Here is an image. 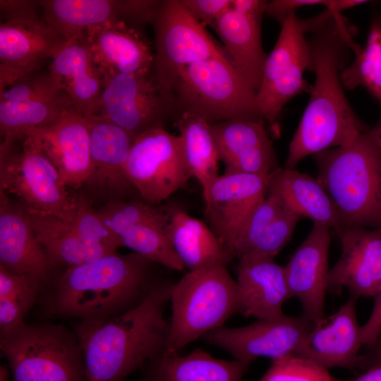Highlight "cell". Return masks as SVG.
Wrapping results in <instances>:
<instances>
[{"label":"cell","mask_w":381,"mask_h":381,"mask_svg":"<svg viewBox=\"0 0 381 381\" xmlns=\"http://www.w3.org/2000/svg\"><path fill=\"white\" fill-rule=\"evenodd\" d=\"M39 9H41L39 1H0L1 21L41 18L37 15Z\"/></svg>","instance_id":"45"},{"label":"cell","mask_w":381,"mask_h":381,"mask_svg":"<svg viewBox=\"0 0 381 381\" xmlns=\"http://www.w3.org/2000/svg\"><path fill=\"white\" fill-rule=\"evenodd\" d=\"M357 298L350 294L335 313L315 323L294 355L327 370L341 368L356 373L363 346L356 315Z\"/></svg>","instance_id":"18"},{"label":"cell","mask_w":381,"mask_h":381,"mask_svg":"<svg viewBox=\"0 0 381 381\" xmlns=\"http://www.w3.org/2000/svg\"><path fill=\"white\" fill-rule=\"evenodd\" d=\"M165 232L176 255L189 271L227 267L234 259L208 225L183 211L171 210Z\"/></svg>","instance_id":"28"},{"label":"cell","mask_w":381,"mask_h":381,"mask_svg":"<svg viewBox=\"0 0 381 381\" xmlns=\"http://www.w3.org/2000/svg\"><path fill=\"white\" fill-rule=\"evenodd\" d=\"M173 284L159 282L140 304L121 315L77 320L73 332L86 381H123L164 354L169 327L164 313Z\"/></svg>","instance_id":"2"},{"label":"cell","mask_w":381,"mask_h":381,"mask_svg":"<svg viewBox=\"0 0 381 381\" xmlns=\"http://www.w3.org/2000/svg\"><path fill=\"white\" fill-rule=\"evenodd\" d=\"M75 111H78L65 92L49 99L1 101L0 146L9 144L29 128L49 125Z\"/></svg>","instance_id":"31"},{"label":"cell","mask_w":381,"mask_h":381,"mask_svg":"<svg viewBox=\"0 0 381 381\" xmlns=\"http://www.w3.org/2000/svg\"><path fill=\"white\" fill-rule=\"evenodd\" d=\"M162 1L126 0L119 1V20L142 31L147 24H152Z\"/></svg>","instance_id":"42"},{"label":"cell","mask_w":381,"mask_h":381,"mask_svg":"<svg viewBox=\"0 0 381 381\" xmlns=\"http://www.w3.org/2000/svg\"><path fill=\"white\" fill-rule=\"evenodd\" d=\"M314 155L317 179L334 203L341 228H381V153L369 129L346 146Z\"/></svg>","instance_id":"4"},{"label":"cell","mask_w":381,"mask_h":381,"mask_svg":"<svg viewBox=\"0 0 381 381\" xmlns=\"http://www.w3.org/2000/svg\"><path fill=\"white\" fill-rule=\"evenodd\" d=\"M380 33H381V22H380Z\"/></svg>","instance_id":"53"},{"label":"cell","mask_w":381,"mask_h":381,"mask_svg":"<svg viewBox=\"0 0 381 381\" xmlns=\"http://www.w3.org/2000/svg\"><path fill=\"white\" fill-rule=\"evenodd\" d=\"M127 176L144 202L157 205L193 177L179 135L155 128L137 137L126 165Z\"/></svg>","instance_id":"12"},{"label":"cell","mask_w":381,"mask_h":381,"mask_svg":"<svg viewBox=\"0 0 381 381\" xmlns=\"http://www.w3.org/2000/svg\"><path fill=\"white\" fill-rule=\"evenodd\" d=\"M0 188L28 211L56 216L72 223L76 198L32 135L24 133L0 146Z\"/></svg>","instance_id":"8"},{"label":"cell","mask_w":381,"mask_h":381,"mask_svg":"<svg viewBox=\"0 0 381 381\" xmlns=\"http://www.w3.org/2000/svg\"><path fill=\"white\" fill-rule=\"evenodd\" d=\"M154 264L133 252L68 267L47 310L53 317L77 320L121 315L140 304L159 282L152 277Z\"/></svg>","instance_id":"3"},{"label":"cell","mask_w":381,"mask_h":381,"mask_svg":"<svg viewBox=\"0 0 381 381\" xmlns=\"http://www.w3.org/2000/svg\"><path fill=\"white\" fill-rule=\"evenodd\" d=\"M42 19L66 42L83 35L91 28L119 20V1H39Z\"/></svg>","instance_id":"30"},{"label":"cell","mask_w":381,"mask_h":381,"mask_svg":"<svg viewBox=\"0 0 381 381\" xmlns=\"http://www.w3.org/2000/svg\"><path fill=\"white\" fill-rule=\"evenodd\" d=\"M344 381H381V364L375 365L353 379Z\"/></svg>","instance_id":"49"},{"label":"cell","mask_w":381,"mask_h":381,"mask_svg":"<svg viewBox=\"0 0 381 381\" xmlns=\"http://www.w3.org/2000/svg\"><path fill=\"white\" fill-rule=\"evenodd\" d=\"M212 28L222 41L231 64L258 92L267 56L262 45L261 20L230 8Z\"/></svg>","instance_id":"27"},{"label":"cell","mask_w":381,"mask_h":381,"mask_svg":"<svg viewBox=\"0 0 381 381\" xmlns=\"http://www.w3.org/2000/svg\"><path fill=\"white\" fill-rule=\"evenodd\" d=\"M9 371L6 365L0 367V381H8Z\"/></svg>","instance_id":"51"},{"label":"cell","mask_w":381,"mask_h":381,"mask_svg":"<svg viewBox=\"0 0 381 381\" xmlns=\"http://www.w3.org/2000/svg\"><path fill=\"white\" fill-rule=\"evenodd\" d=\"M151 25L155 46L152 75L167 95L174 97V87L186 66L212 58L227 57L224 49L181 0L162 1Z\"/></svg>","instance_id":"9"},{"label":"cell","mask_w":381,"mask_h":381,"mask_svg":"<svg viewBox=\"0 0 381 381\" xmlns=\"http://www.w3.org/2000/svg\"><path fill=\"white\" fill-rule=\"evenodd\" d=\"M28 213L37 239L43 247L52 267L56 265L70 267L90 262L73 222L51 214L30 211Z\"/></svg>","instance_id":"33"},{"label":"cell","mask_w":381,"mask_h":381,"mask_svg":"<svg viewBox=\"0 0 381 381\" xmlns=\"http://www.w3.org/2000/svg\"><path fill=\"white\" fill-rule=\"evenodd\" d=\"M171 317L164 355H176L186 345L223 327L241 313L236 282L226 266L189 271L174 283Z\"/></svg>","instance_id":"5"},{"label":"cell","mask_w":381,"mask_h":381,"mask_svg":"<svg viewBox=\"0 0 381 381\" xmlns=\"http://www.w3.org/2000/svg\"><path fill=\"white\" fill-rule=\"evenodd\" d=\"M190 13L203 25L212 27L230 9L231 0H181Z\"/></svg>","instance_id":"43"},{"label":"cell","mask_w":381,"mask_h":381,"mask_svg":"<svg viewBox=\"0 0 381 381\" xmlns=\"http://www.w3.org/2000/svg\"><path fill=\"white\" fill-rule=\"evenodd\" d=\"M0 265L15 274L47 282L52 267L37 239L28 211L0 190Z\"/></svg>","instance_id":"22"},{"label":"cell","mask_w":381,"mask_h":381,"mask_svg":"<svg viewBox=\"0 0 381 381\" xmlns=\"http://www.w3.org/2000/svg\"><path fill=\"white\" fill-rule=\"evenodd\" d=\"M67 188L83 186L90 168V119L78 111L47 126L29 128Z\"/></svg>","instance_id":"20"},{"label":"cell","mask_w":381,"mask_h":381,"mask_svg":"<svg viewBox=\"0 0 381 381\" xmlns=\"http://www.w3.org/2000/svg\"><path fill=\"white\" fill-rule=\"evenodd\" d=\"M267 195L279 198L301 218L326 225L336 232L341 228L337 209L317 178L294 169L279 167L270 175Z\"/></svg>","instance_id":"26"},{"label":"cell","mask_w":381,"mask_h":381,"mask_svg":"<svg viewBox=\"0 0 381 381\" xmlns=\"http://www.w3.org/2000/svg\"><path fill=\"white\" fill-rule=\"evenodd\" d=\"M331 229L313 223L310 233L284 266L291 298L299 300L301 315L313 323L324 318Z\"/></svg>","instance_id":"17"},{"label":"cell","mask_w":381,"mask_h":381,"mask_svg":"<svg viewBox=\"0 0 381 381\" xmlns=\"http://www.w3.org/2000/svg\"><path fill=\"white\" fill-rule=\"evenodd\" d=\"M48 69L78 111L87 118L92 116L102 91L104 75L93 64L85 33L68 42L52 59Z\"/></svg>","instance_id":"24"},{"label":"cell","mask_w":381,"mask_h":381,"mask_svg":"<svg viewBox=\"0 0 381 381\" xmlns=\"http://www.w3.org/2000/svg\"><path fill=\"white\" fill-rule=\"evenodd\" d=\"M277 40L267 55L260 87L257 92L258 104L264 121L274 126L284 106L303 91H310L303 79L306 69L312 70V54L306 32L296 13L281 24Z\"/></svg>","instance_id":"11"},{"label":"cell","mask_w":381,"mask_h":381,"mask_svg":"<svg viewBox=\"0 0 381 381\" xmlns=\"http://www.w3.org/2000/svg\"><path fill=\"white\" fill-rule=\"evenodd\" d=\"M315 323L303 316L285 314L238 327H222L207 333V343L251 363L260 357L273 360L294 355Z\"/></svg>","instance_id":"13"},{"label":"cell","mask_w":381,"mask_h":381,"mask_svg":"<svg viewBox=\"0 0 381 381\" xmlns=\"http://www.w3.org/2000/svg\"><path fill=\"white\" fill-rule=\"evenodd\" d=\"M334 0H272L267 1L265 13L274 18L280 24L291 13L303 6L323 5L331 8Z\"/></svg>","instance_id":"44"},{"label":"cell","mask_w":381,"mask_h":381,"mask_svg":"<svg viewBox=\"0 0 381 381\" xmlns=\"http://www.w3.org/2000/svg\"><path fill=\"white\" fill-rule=\"evenodd\" d=\"M236 270L241 313L260 320L284 314L282 307L291 296L284 267L274 258L247 255L238 258Z\"/></svg>","instance_id":"23"},{"label":"cell","mask_w":381,"mask_h":381,"mask_svg":"<svg viewBox=\"0 0 381 381\" xmlns=\"http://www.w3.org/2000/svg\"><path fill=\"white\" fill-rule=\"evenodd\" d=\"M88 119L90 168L83 185L87 200H132L139 194L127 176L126 165L135 138L110 121Z\"/></svg>","instance_id":"14"},{"label":"cell","mask_w":381,"mask_h":381,"mask_svg":"<svg viewBox=\"0 0 381 381\" xmlns=\"http://www.w3.org/2000/svg\"><path fill=\"white\" fill-rule=\"evenodd\" d=\"M67 42L41 18L1 21L0 24V92L54 59Z\"/></svg>","instance_id":"16"},{"label":"cell","mask_w":381,"mask_h":381,"mask_svg":"<svg viewBox=\"0 0 381 381\" xmlns=\"http://www.w3.org/2000/svg\"><path fill=\"white\" fill-rule=\"evenodd\" d=\"M300 218L279 198L266 195L236 239L231 248L234 258L247 255L274 258L291 240Z\"/></svg>","instance_id":"25"},{"label":"cell","mask_w":381,"mask_h":381,"mask_svg":"<svg viewBox=\"0 0 381 381\" xmlns=\"http://www.w3.org/2000/svg\"><path fill=\"white\" fill-rule=\"evenodd\" d=\"M369 131L376 147L381 153V122Z\"/></svg>","instance_id":"50"},{"label":"cell","mask_w":381,"mask_h":381,"mask_svg":"<svg viewBox=\"0 0 381 381\" xmlns=\"http://www.w3.org/2000/svg\"><path fill=\"white\" fill-rule=\"evenodd\" d=\"M337 234L341 253L329 269L328 289L374 297L381 281V228H341Z\"/></svg>","instance_id":"19"},{"label":"cell","mask_w":381,"mask_h":381,"mask_svg":"<svg viewBox=\"0 0 381 381\" xmlns=\"http://www.w3.org/2000/svg\"><path fill=\"white\" fill-rule=\"evenodd\" d=\"M352 64L342 70L340 78L343 87L353 90L366 88L381 102V33L380 22H375L363 49L356 53Z\"/></svg>","instance_id":"37"},{"label":"cell","mask_w":381,"mask_h":381,"mask_svg":"<svg viewBox=\"0 0 381 381\" xmlns=\"http://www.w3.org/2000/svg\"><path fill=\"white\" fill-rule=\"evenodd\" d=\"M258 381H344L311 360L289 355L272 361Z\"/></svg>","instance_id":"40"},{"label":"cell","mask_w":381,"mask_h":381,"mask_svg":"<svg viewBox=\"0 0 381 381\" xmlns=\"http://www.w3.org/2000/svg\"><path fill=\"white\" fill-rule=\"evenodd\" d=\"M175 110L174 97L164 94L147 74L104 75L96 109L89 118L113 123L135 139L155 128H164Z\"/></svg>","instance_id":"10"},{"label":"cell","mask_w":381,"mask_h":381,"mask_svg":"<svg viewBox=\"0 0 381 381\" xmlns=\"http://www.w3.org/2000/svg\"><path fill=\"white\" fill-rule=\"evenodd\" d=\"M270 175L224 173L203 195L207 225L231 255L238 234L267 195Z\"/></svg>","instance_id":"15"},{"label":"cell","mask_w":381,"mask_h":381,"mask_svg":"<svg viewBox=\"0 0 381 381\" xmlns=\"http://www.w3.org/2000/svg\"><path fill=\"white\" fill-rule=\"evenodd\" d=\"M173 95L180 114H195L208 123L234 119L264 121L256 91L228 57L212 58L184 68Z\"/></svg>","instance_id":"6"},{"label":"cell","mask_w":381,"mask_h":381,"mask_svg":"<svg viewBox=\"0 0 381 381\" xmlns=\"http://www.w3.org/2000/svg\"><path fill=\"white\" fill-rule=\"evenodd\" d=\"M172 209L157 207L143 200H111L97 211L104 224L116 236L138 225L167 224Z\"/></svg>","instance_id":"39"},{"label":"cell","mask_w":381,"mask_h":381,"mask_svg":"<svg viewBox=\"0 0 381 381\" xmlns=\"http://www.w3.org/2000/svg\"><path fill=\"white\" fill-rule=\"evenodd\" d=\"M267 1L264 0H231L230 8L253 18L262 20Z\"/></svg>","instance_id":"47"},{"label":"cell","mask_w":381,"mask_h":381,"mask_svg":"<svg viewBox=\"0 0 381 381\" xmlns=\"http://www.w3.org/2000/svg\"><path fill=\"white\" fill-rule=\"evenodd\" d=\"M73 225L90 262L116 254L122 246L120 237L104 224L83 192L76 198Z\"/></svg>","instance_id":"36"},{"label":"cell","mask_w":381,"mask_h":381,"mask_svg":"<svg viewBox=\"0 0 381 381\" xmlns=\"http://www.w3.org/2000/svg\"><path fill=\"white\" fill-rule=\"evenodd\" d=\"M166 224L149 223L133 227L120 236L121 245L155 264L170 270L183 271L185 267L166 234Z\"/></svg>","instance_id":"38"},{"label":"cell","mask_w":381,"mask_h":381,"mask_svg":"<svg viewBox=\"0 0 381 381\" xmlns=\"http://www.w3.org/2000/svg\"><path fill=\"white\" fill-rule=\"evenodd\" d=\"M35 72L25 75L0 92V102L49 99L64 92L57 87L49 69Z\"/></svg>","instance_id":"41"},{"label":"cell","mask_w":381,"mask_h":381,"mask_svg":"<svg viewBox=\"0 0 381 381\" xmlns=\"http://www.w3.org/2000/svg\"><path fill=\"white\" fill-rule=\"evenodd\" d=\"M375 303L367 322L361 326L363 345L373 344L381 335V281L374 296Z\"/></svg>","instance_id":"46"},{"label":"cell","mask_w":381,"mask_h":381,"mask_svg":"<svg viewBox=\"0 0 381 381\" xmlns=\"http://www.w3.org/2000/svg\"><path fill=\"white\" fill-rule=\"evenodd\" d=\"M85 33L93 64L103 75L152 72L154 54L143 32L114 20L91 27Z\"/></svg>","instance_id":"21"},{"label":"cell","mask_w":381,"mask_h":381,"mask_svg":"<svg viewBox=\"0 0 381 381\" xmlns=\"http://www.w3.org/2000/svg\"><path fill=\"white\" fill-rule=\"evenodd\" d=\"M381 364V335L371 346L359 354L357 360V369L365 371L375 365Z\"/></svg>","instance_id":"48"},{"label":"cell","mask_w":381,"mask_h":381,"mask_svg":"<svg viewBox=\"0 0 381 381\" xmlns=\"http://www.w3.org/2000/svg\"><path fill=\"white\" fill-rule=\"evenodd\" d=\"M210 127L224 165L272 145L262 120H228L210 123Z\"/></svg>","instance_id":"34"},{"label":"cell","mask_w":381,"mask_h":381,"mask_svg":"<svg viewBox=\"0 0 381 381\" xmlns=\"http://www.w3.org/2000/svg\"><path fill=\"white\" fill-rule=\"evenodd\" d=\"M12 381H86L74 332L61 325L25 324L0 334Z\"/></svg>","instance_id":"7"},{"label":"cell","mask_w":381,"mask_h":381,"mask_svg":"<svg viewBox=\"0 0 381 381\" xmlns=\"http://www.w3.org/2000/svg\"><path fill=\"white\" fill-rule=\"evenodd\" d=\"M42 285L27 276L11 272L0 265V334L24 322Z\"/></svg>","instance_id":"35"},{"label":"cell","mask_w":381,"mask_h":381,"mask_svg":"<svg viewBox=\"0 0 381 381\" xmlns=\"http://www.w3.org/2000/svg\"><path fill=\"white\" fill-rule=\"evenodd\" d=\"M141 381H151L150 377L147 373L145 375L144 377L141 380Z\"/></svg>","instance_id":"52"},{"label":"cell","mask_w":381,"mask_h":381,"mask_svg":"<svg viewBox=\"0 0 381 381\" xmlns=\"http://www.w3.org/2000/svg\"><path fill=\"white\" fill-rule=\"evenodd\" d=\"M149 364L151 381H241L250 365L214 358L200 349L184 356L164 354Z\"/></svg>","instance_id":"29"},{"label":"cell","mask_w":381,"mask_h":381,"mask_svg":"<svg viewBox=\"0 0 381 381\" xmlns=\"http://www.w3.org/2000/svg\"><path fill=\"white\" fill-rule=\"evenodd\" d=\"M176 126L186 164L192 176L202 186L204 195L219 176V158L210 123L195 114L183 112L179 115Z\"/></svg>","instance_id":"32"},{"label":"cell","mask_w":381,"mask_h":381,"mask_svg":"<svg viewBox=\"0 0 381 381\" xmlns=\"http://www.w3.org/2000/svg\"><path fill=\"white\" fill-rule=\"evenodd\" d=\"M351 31L337 14L314 31L308 41L315 80L289 144L286 168L294 169L308 155L346 146L368 130L348 102L340 78L347 47L355 52L360 49Z\"/></svg>","instance_id":"1"}]
</instances>
